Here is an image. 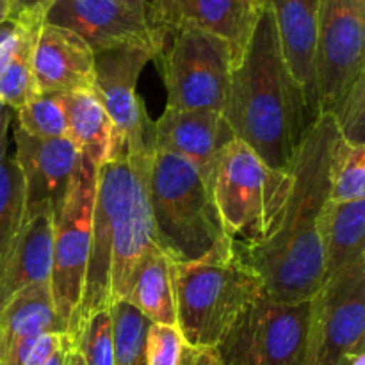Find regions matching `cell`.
<instances>
[{
    "instance_id": "cell-1",
    "label": "cell",
    "mask_w": 365,
    "mask_h": 365,
    "mask_svg": "<svg viewBox=\"0 0 365 365\" xmlns=\"http://www.w3.org/2000/svg\"><path fill=\"white\" fill-rule=\"evenodd\" d=\"M337 138L334 118L319 114L289 166L291 191L278 228L260 245H239L259 274L264 294L277 302L310 299L324 280L317 228L328 202V168Z\"/></svg>"
},
{
    "instance_id": "cell-2",
    "label": "cell",
    "mask_w": 365,
    "mask_h": 365,
    "mask_svg": "<svg viewBox=\"0 0 365 365\" xmlns=\"http://www.w3.org/2000/svg\"><path fill=\"white\" fill-rule=\"evenodd\" d=\"M223 118L239 141L278 171L289 170L303 135L316 121L285 63L267 4L232 70Z\"/></svg>"
},
{
    "instance_id": "cell-3",
    "label": "cell",
    "mask_w": 365,
    "mask_h": 365,
    "mask_svg": "<svg viewBox=\"0 0 365 365\" xmlns=\"http://www.w3.org/2000/svg\"><path fill=\"white\" fill-rule=\"evenodd\" d=\"M150 157L152 152L127 155L98 168L88 267L75 330L91 314L125 302L135 269L157 248L146 185Z\"/></svg>"
},
{
    "instance_id": "cell-4",
    "label": "cell",
    "mask_w": 365,
    "mask_h": 365,
    "mask_svg": "<svg viewBox=\"0 0 365 365\" xmlns=\"http://www.w3.org/2000/svg\"><path fill=\"white\" fill-rule=\"evenodd\" d=\"M177 327L198 349L216 348L230 324L264 294L262 282L230 235L203 257L171 264Z\"/></svg>"
},
{
    "instance_id": "cell-5",
    "label": "cell",
    "mask_w": 365,
    "mask_h": 365,
    "mask_svg": "<svg viewBox=\"0 0 365 365\" xmlns=\"http://www.w3.org/2000/svg\"><path fill=\"white\" fill-rule=\"evenodd\" d=\"M146 185L157 246L173 262L200 259L228 235L209 184L185 159L152 148Z\"/></svg>"
},
{
    "instance_id": "cell-6",
    "label": "cell",
    "mask_w": 365,
    "mask_h": 365,
    "mask_svg": "<svg viewBox=\"0 0 365 365\" xmlns=\"http://www.w3.org/2000/svg\"><path fill=\"white\" fill-rule=\"evenodd\" d=\"M210 191L225 232L241 246H257L280 225L291 173L269 168L235 138L214 168Z\"/></svg>"
},
{
    "instance_id": "cell-7",
    "label": "cell",
    "mask_w": 365,
    "mask_h": 365,
    "mask_svg": "<svg viewBox=\"0 0 365 365\" xmlns=\"http://www.w3.org/2000/svg\"><path fill=\"white\" fill-rule=\"evenodd\" d=\"M153 61L166 86V109L223 114L235 66L227 41L200 29H173Z\"/></svg>"
},
{
    "instance_id": "cell-8",
    "label": "cell",
    "mask_w": 365,
    "mask_h": 365,
    "mask_svg": "<svg viewBox=\"0 0 365 365\" xmlns=\"http://www.w3.org/2000/svg\"><path fill=\"white\" fill-rule=\"evenodd\" d=\"M309 323L310 299L259 296L216 346L221 365H307Z\"/></svg>"
},
{
    "instance_id": "cell-9",
    "label": "cell",
    "mask_w": 365,
    "mask_h": 365,
    "mask_svg": "<svg viewBox=\"0 0 365 365\" xmlns=\"http://www.w3.org/2000/svg\"><path fill=\"white\" fill-rule=\"evenodd\" d=\"M96 175L98 170L81 155V166L73 185L53 216L50 289L56 312L66 327L70 339L77 324L78 305L84 291L96 198Z\"/></svg>"
},
{
    "instance_id": "cell-10",
    "label": "cell",
    "mask_w": 365,
    "mask_h": 365,
    "mask_svg": "<svg viewBox=\"0 0 365 365\" xmlns=\"http://www.w3.org/2000/svg\"><path fill=\"white\" fill-rule=\"evenodd\" d=\"M365 353V259L337 271L310 298L307 365H349Z\"/></svg>"
},
{
    "instance_id": "cell-11",
    "label": "cell",
    "mask_w": 365,
    "mask_h": 365,
    "mask_svg": "<svg viewBox=\"0 0 365 365\" xmlns=\"http://www.w3.org/2000/svg\"><path fill=\"white\" fill-rule=\"evenodd\" d=\"M43 21L77 34L93 53L125 46L159 53L168 34L148 0H50Z\"/></svg>"
},
{
    "instance_id": "cell-12",
    "label": "cell",
    "mask_w": 365,
    "mask_h": 365,
    "mask_svg": "<svg viewBox=\"0 0 365 365\" xmlns=\"http://www.w3.org/2000/svg\"><path fill=\"white\" fill-rule=\"evenodd\" d=\"M365 0H321L317 31V102L328 114L342 93L365 73Z\"/></svg>"
},
{
    "instance_id": "cell-13",
    "label": "cell",
    "mask_w": 365,
    "mask_h": 365,
    "mask_svg": "<svg viewBox=\"0 0 365 365\" xmlns=\"http://www.w3.org/2000/svg\"><path fill=\"white\" fill-rule=\"evenodd\" d=\"M155 56L138 46L95 53V96L125 139L127 155L152 152V120L138 95V81Z\"/></svg>"
},
{
    "instance_id": "cell-14",
    "label": "cell",
    "mask_w": 365,
    "mask_h": 365,
    "mask_svg": "<svg viewBox=\"0 0 365 365\" xmlns=\"http://www.w3.org/2000/svg\"><path fill=\"white\" fill-rule=\"evenodd\" d=\"M11 127L25 209L46 203L57 214L77 177L81 153L68 138H36L21 130L14 118Z\"/></svg>"
},
{
    "instance_id": "cell-15",
    "label": "cell",
    "mask_w": 365,
    "mask_h": 365,
    "mask_svg": "<svg viewBox=\"0 0 365 365\" xmlns=\"http://www.w3.org/2000/svg\"><path fill=\"white\" fill-rule=\"evenodd\" d=\"M164 31L200 29L228 43L234 61L241 59L266 0H148Z\"/></svg>"
},
{
    "instance_id": "cell-16",
    "label": "cell",
    "mask_w": 365,
    "mask_h": 365,
    "mask_svg": "<svg viewBox=\"0 0 365 365\" xmlns=\"http://www.w3.org/2000/svg\"><path fill=\"white\" fill-rule=\"evenodd\" d=\"M235 135L221 113L171 110L152 121V148L182 157L209 184L225 146Z\"/></svg>"
},
{
    "instance_id": "cell-17",
    "label": "cell",
    "mask_w": 365,
    "mask_h": 365,
    "mask_svg": "<svg viewBox=\"0 0 365 365\" xmlns=\"http://www.w3.org/2000/svg\"><path fill=\"white\" fill-rule=\"evenodd\" d=\"M39 93H95V53L77 34L43 21L32 46Z\"/></svg>"
},
{
    "instance_id": "cell-18",
    "label": "cell",
    "mask_w": 365,
    "mask_h": 365,
    "mask_svg": "<svg viewBox=\"0 0 365 365\" xmlns=\"http://www.w3.org/2000/svg\"><path fill=\"white\" fill-rule=\"evenodd\" d=\"M53 216L46 203L25 209L20 232L0 264V310L24 289L50 284Z\"/></svg>"
},
{
    "instance_id": "cell-19",
    "label": "cell",
    "mask_w": 365,
    "mask_h": 365,
    "mask_svg": "<svg viewBox=\"0 0 365 365\" xmlns=\"http://www.w3.org/2000/svg\"><path fill=\"white\" fill-rule=\"evenodd\" d=\"M266 4L273 13L289 71L302 88L310 114L317 120L316 56L321 0H266Z\"/></svg>"
},
{
    "instance_id": "cell-20",
    "label": "cell",
    "mask_w": 365,
    "mask_h": 365,
    "mask_svg": "<svg viewBox=\"0 0 365 365\" xmlns=\"http://www.w3.org/2000/svg\"><path fill=\"white\" fill-rule=\"evenodd\" d=\"M68 139L93 166L127 157V145L95 93H64Z\"/></svg>"
},
{
    "instance_id": "cell-21",
    "label": "cell",
    "mask_w": 365,
    "mask_h": 365,
    "mask_svg": "<svg viewBox=\"0 0 365 365\" xmlns=\"http://www.w3.org/2000/svg\"><path fill=\"white\" fill-rule=\"evenodd\" d=\"M46 334L68 331L56 312L50 284L31 285L0 310V360L24 342Z\"/></svg>"
},
{
    "instance_id": "cell-22",
    "label": "cell",
    "mask_w": 365,
    "mask_h": 365,
    "mask_svg": "<svg viewBox=\"0 0 365 365\" xmlns=\"http://www.w3.org/2000/svg\"><path fill=\"white\" fill-rule=\"evenodd\" d=\"M317 230L327 280L337 271L365 259V200L348 203L328 200Z\"/></svg>"
},
{
    "instance_id": "cell-23",
    "label": "cell",
    "mask_w": 365,
    "mask_h": 365,
    "mask_svg": "<svg viewBox=\"0 0 365 365\" xmlns=\"http://www.w3.org/2000/svg\"><path fill=\"white\" fill-rule=\"evenodd\" d=\"M171 264L173 260L159 246L153 248L135 269L125 302L135 307L150 323L177 327Z\"/></svg>"
},
{
    "instance_id": "cell-24",
    "label": "cell",
    "mask_w": 365,
    "mask_h": 365,
    "mask_svg": "<svg viewBox=\"0 0 365 365\" xmlns=\"http://www.w3.org/2000/svg\"><path fill=\"white\" fill-rule=\"evenodd\" d=\"M14 110L0 125V264L20 232L25 214L24 180L14 153L9 152V128Z\"/></svg>"
},
{
    "instance_id": "cell-25",
    "label": "cell",
    "mask_w": 365,
    "mask_h": 365,
    "mask_svg": "<svg viewBox=\"0 0 365 365\" xmlns=\"http://www.w3.org/2000/svg\"><path fill=\"white\" fill-rule=\"evenodd\" d=\"M43 24V14H24V29L13 57L0 73V103L18 110L39 95L32 73V46Z\"/></svg>"
},
{
    "instance_id": "cell-26",
    "label": "cell",
    "mask_w": 365,
    "mask_h": 365,
    "mask_svg": "<svg viewBox=\"0 0 365 365\" xmlns=\"http://www.w3.org/2000/svg\"><path fill=\"white\" fill-rule=\"evenodd\" d=\"M328 200L335 203L365 200V146L337 138L328 168Z\"/></svg>"
},
{
    "instance_id": "cell-27",
    "label": "cell",
    "mask_w": 365,
    "mask_h": 365,
    "mask_svg": "<svg viewBox=\"0 0 365 365\" xmlns=\"http://www.w3.org/2000/svg\"><path fill=\"white\" fill-rule=\"evenodd\" d=\"M14 123L36 138H68L64 93H39L14 110Z\"/></svg>"
},
{
    "instance_id": "cell-28",
    "label": "cell",
    "mask_w": 365,
    "mask_h": 365,
    "mask_svg": "<svg viewBox=\"0 0 365 365\" xmlns=\"http://www.w3.org/2000/svg\"><path fill=\"white\" fill-rule=\"evenodd\" d=\"M71 342L84 360V365H113L110 310H100L82 319L71 337Z\"/></svg>"
},
{
    "instance_id": "cell-29",
    "label": "cell",
    "mask_w": 365,
    "mask_h": 365,
    "mask_svg": "<svg viewBox=\"0 0 365 365\" xmlns=\"http://www.w3.org/2000/svg\"><path fill=\"white\" fill-rule=\"evenodd\" d=\"M200 349L189 344L178 327L150 323L146 331V365H195Z\"/></svg>"
},
{
    "instance_id": "cell-30",
    "label": "cell",
    "mask_w": 365,
    "mask_h": 365,
    "mask_svg": "<svg viewBox=\"0 0 365 365\" xmlns=\"http://www.w3.org/2000/svg\"><path fill=\"white\" fill-rule=\"evenodd\" d=\"M328 114L334 118L342 141L365 146V73L355 78Z\"/></svg>"
},
{
    "instance_id": "cell-31",
    "label": "cell",
    "mask_w": 365,
    "mask_h": 365,
    "mask_svg": "<svg viewBox=\"0 0 365 365\" xmlns=\"http://www.w3.org/2000/svg\"><path fill=\"white\" fill-rule=\"evenodd\" d=\"M21 29H24V16H9L0 21V73L13 57L20 41Z\"/></svg>"
},
{
    "instance_id": "cell-32",
    "label": "cell",
    "mask_w": 365,
    "mask_h": 365,
    "mask_svg": "<svg viewBox=\"0 0 365 365\" xmlns=\"http://www.w3.org/2000/svg\"><path fill=\"white\" fill-rule=\"evenodd\" d=\"M13 4L14 16H24V14H43L50 0H11Z\"/></svg>"
},
{
    "instance_id": "cell-33",
    "label": "cell",
    "mask_w": 365,
    "mask_h": 365,
    "mask_svg": "<svg viewBox=\"0 0 365 365\" xmlns=\"http://www.w3.org/2000/svg\"><path fill=\"white\" fill-rule=\"evenodd\" d=\"M195 365H221L220 355H217L216 348L200 349L198 359H196Z\"/></svg>"
},
{
    "instance_id": "cell-34",
    "label": "cell",
    "mask_w": 365,
    "mask_h": 365,
    "mask_svg": "<svg viewBox=\"0 0 365 365\" xmlns=\"http://www.w3.org/2000/svg\"><path fill=\"white\" fill-rule=\"evenodd\" d=\"M71 348H73V342H71V339H68L66 342H64L63 346H61L59 351L53 353L52 359L48 360L45 365H66V360H68V353L71 351Z\"/></svg>"
},
{
    "instance_id": "cell-35",
    "label": "cell",
    "mask_w": 365,
    "mask_h": 365,
    "mask_svg": "<svg viewBox=\"0 0 365 365\" xmlns=\"http://www.w3.org/2000/svg\"><path fill=\"white\" fill-rule=\"evenodd\" d=\"M13 14L14 11H13V4H11V0H0V21L13 16Z\"/></svg>"
},
{
    "instance_id": "cell-36",
    "label": "cell",
    "mask_w": 365,
    "mask_h": 365,
    "mask_svg": "<svg viewBox=\"0 0 365 365\" xmlns=\"http://www.w3.org/2000/svg\"><path fill=\"white\" fill-rule=\"evenodd\" d=\"M66 365H84V360H82V356L78 355V351L75 348H71V351L68 353Z\"/></svg>"
},
{
    "instance_id": "cell-37",
    "label": "cell",
    "mask_w": 365,
    "mask_h": 365,
    "mask_svg": "<svg viewBox=\"0 0 365 365\" xmlns=\"http://www.w3.org/2000/svg\"><path fill=\"white\" fill-rule=\"evenodd\" d=\"M11 113H13V110H11V109H7V107L4 106V103H0V125H2V121L6 120V118L9 116Z\"/></svg>"
}]
</instances>
